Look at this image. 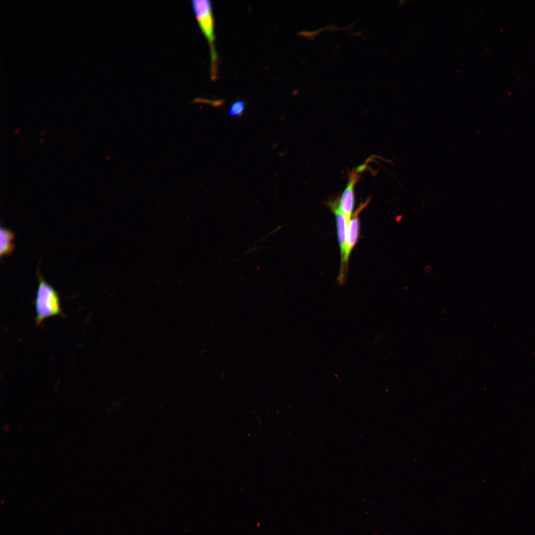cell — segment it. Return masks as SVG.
I'll use <instances>...</instances> for the list:
<instances>
[{
	"mask_svg": "<svg viewBox=\"0 0 535 535\" xmlns=\"http://www.w3.org/2000/svg\"><path fill=\"white\" fill-rule=\"evenodd\" d=\"M191 4L199 27L209 45L211 78L214 80L217 76L218 56L214 45L215 34L212 1L210 0H192Z\"/></svg>",
	"mask_w": 535,
	"mask_h": 535,
	"instance_id": "6da1fadb",
	"label": "cell"
},
{
	"mask_svg": "<svg viewBox=\"0 0 535 535\" xmlns=\"http://www.w3.org/2000/svg\"><path fill=\"white\" fill-rule=\"evenodd\" d=\"M35 300L36 322L39 325L46 319L62 314L59 298L52 286L39 276Z\"/></svg>",
	"mask_w": 535,
	"mask_h": 535,
	"instance_id": "7a4b0ae2",
	"label": "cell"
},
{
	"mask_svg": "<svg viewBox=\"0 0 535 535\" xmlns=\"http://www.w3.org/2000/svg\"><path fill=\"white\" fill-rule=\"evenodd\" d=\"M357 211L350 220L347 230L346 248L343 263L341 265L338 280L340 282L344 281L346 274V267L348 265L351 252L357 243L359 232V220Z\"/></svg>",
	"mask_w": 535,
	"mask_h": 535,
	"instance_id": "3957f363",
	"label": "cell"
},
{
	"mask_svg": "<svg viewBox=\"0 0 535 535\" xmlns=\"http://www.w3.org/2000/svg\"><path fill=\"white\" fill-rule=\"evenodd\" d=\"M329 206L336 217L337 233L340 250L341 265L343 263L346 248L347 230L348 222L346 216L339 208L338 202L329 203Z\"/></svg>",
	"mask_w": 535,
	"mask_h": 535,
	"instance_id": "277c9868",
	"label": "cell"
},
{
	"mask_svg": "<svg viewBox=\"0 0 535 535\" xmlns=\"http://www.w3.org/2000/svg\"><path fill=\"white\" fill-rule=\"evenodd\" d=\"M357 174L353 173L350 177L347 185L338 202L340 209L344 214L349 223L352 216L354 206V186L357 180Z\"/></svg>",
	"mask_w": 535,
	"mask_h": 535,
	"instance_id": "5b68a950",
	"label": "cell"
},
{
	"mask_svg": "<svg viewBox=\"0 0 535 535\" xmlns=\"http://www.w3.org/2000/svg\"><path fill=\"white\" fill-rule=\"evenodd\" d=\"M14 236V234L10 230L2 227H0V254L1 257L12 253L14 249V245L12 242Z\"/></svg>",
	"mask_w": 535,
	"mask_h": 535,
	"instance_id": "8992f818",
	"label": "cell"
},
{
	"mask_svg": "<svg viewBox=\"0 0 535 535\" xmlns=\"http://www.w3.org/2000/svg\"><path fill=\"white\" fill-rule=\"evenodd\" d=\"M245 103L243 101H235L231 104L228 111V114L232 117L241 116L245 109Z\"/></svg>",
	"mask_w": 535,
	"mask_h": 535,
	"instance_id": "52a82bcc",
	"label": "cell"
},
{
	"mask_svg": "<svg viewBox=\"0 0 535 535\" xmlns=\"http://www.w3.org/2000/svg\"><path fill=\"white\" fill-rule=\"evenodd\" d=\"M365 167H366V166H365V164H363V165H362L359 166L357 168V171H356L357 172H360L362 171L365 168Z\"/></svg>",
	"mask_w": 535,
	"mask_h": 535,
	"instance_id": "ba28073f",
	"label": "cell"
},
{
	"mask_svg": "<svg viewBox=\"0 0 535 535\" xmlns=\"http://www.w3.org/2000/svg\"><path fill=\"white\" fill-rule=\"evenodd\" d=\"M20 128H17L16 129H15V130H14V134H17L18 133H19L20 132Z\"/></svg>",
	"mask_w": 535,
	"mask_h": 535,
	"instance_id": "9c48e42d",
	"label": "cell"
},
{
	"mask_svg": "<svg viewBox=\"0 0 535 535\" xmlns=\"http://www.w3.org/2000/svg\"><path fill=\"white\" fill-rule=\"evenodd\" d=\"M45 134V130H42L40 133V135L41 136L44 135Z\"/></svg>",
	"mask_w": 535,
	"mask_h": 535,
	"instance_id": "30bf717a",
	"label": "cell"
},
{
	"mask_svg": "<svg viewBox=\"0 0 535 535\" xmlns=\"http://www.w3.org/2000/svg\"><path fill=\"white\" fill-rule=\"evenodd\" d=\"M44 141H45V139L43 138L40 141V143L42 144V143H43L44 142Z\"/></svg>",
	"mask_w": 535,
	"mask_h": 535,
	"instance_id": "8fae6325",
	"label": "cell"
}]
</instances>
